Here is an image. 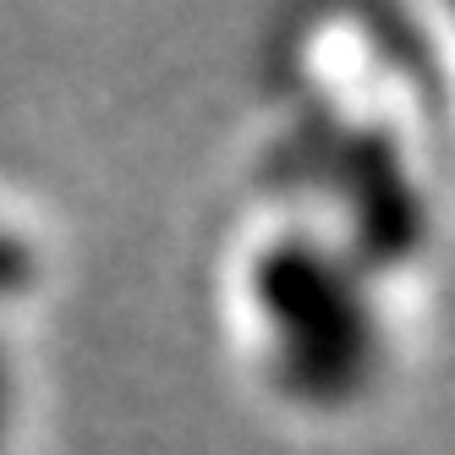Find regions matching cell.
I'll use <instances>...</instances> for the list:
<instances>
[{
    "instance_id": "cell-1",
    "label": "cell",
    "mask_w": 455,
    "mask_h": 455,
    "mask_svg": "<svg viewBox=\"0 0 455 455\" xmlns=\"http://www.w3.org/2000/svg\"><path fill=\"white\" fill-rule=\"evenodd\" d=\"M258 307L275 323L280 384L307 406H340L379 368V318L368 285L318 242L291 236L258 258Z\"/></svg>"
},
{
    "instance_id": "cell-2",
    "label": "cell",
    "mask_w": 455,
    "mask_h": 455,
    "mask_svg": "<svg viewBox=\"0 0 455 455\" xmlns=\"http://www.w3.org/2000/svg\"><path fill=\"white\" fill-rule=\"evenodd\" d=\"M291 165L302 181H330L346 209L368 264H401L428 236V209L406 171L401 143L384 126H340L330 110H313L291 138Z\"/></svg>"
}]
</instances>
